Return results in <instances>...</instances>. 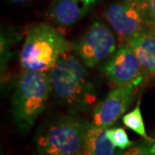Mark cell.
I'll list each match as a JSON object with an SVG mask.
<instances>
[{
	"mask_svg": "<svg viewBox=\"0 0 155 155\" xmlns=\"http://www.w3.org/2000/svg\"><path fill=\"white\" fill-rule=\"evenodd\" d=\"M116 155H155V141L145 140L135 142L127 149L118 151Z\"/></svg>",
	"mask_w": 155,
	"mask_h": 155,
	"instance_id": "cell-14",
	"label": "cell"
},
{
	"mask_svg": "<svg viewBox=\"0 0 155 155\" xmlns=\"http://www.w3.org/2000/svg\"><path fill=\"white\" fill-rule=\"evenodd\" d=\"M136 89L134 85L116 86L112 89L94 108L91 124L109 128L116 123L132 104Z\"/></svg>",
	"mask_w": 155,
	"mask_h": 155,
	"instance_id": "cell-8",
	"label": "cell"
},
{
	"mask_svg": "<svg viewBox=\"0 0 155 155\" xmlns=\"http://www.w3.org/2000/svg\"><path fill=\"white\" fill-rule=\"evenodd\" d=\"M91 122L81 117L63 115L39 128L35 144L39 155H85V138Z\"/></svg>",
	"mask_w": 155,
	"mask_h": 155,
	"instance_id": "cell-2",
	"label": "cell"
},
{
	"mask_svg": "<svg viewBox=\"0 0 155 155\" xmlns=\"http://www.w3.org/2000/svg\"><path fill=\"white\" fill-rule=\"evenodd\" d=\"M103 72L116 86L134 85L139 87L149 77L127 43H122L115 54L105 61Z\"/></svg>",
	"mask_w": 155,
	"mask_h": 155,
	"instance_id": "cell-6",
	"label": "cell"
},
{
	"mask_svg": "<svg viewBox=\"0 0 155 155\" xmlns=\"http://www.w3.org/2000/svg\"><path fill=\"white\" fill-rule=\"evenodd\" d=\"M148 76H155V33L144 27L127 41Z\"/></svg>",
	"mask_w": 155,
	"mask_h": 155,
	"instance_id": "cell-10",
	"label": "cell"
},
{
	"mask_svg": "<svg viewBox=\"0 0 155 155\" xmlns=\"http://www.w3.org/2000/svg\"><path fill=\"white\" fill-rule=\"evenodd\" d=\"M143 20L145 27L155 33V0H144Z\"/></svg>",
	"mask_w": 155,
	"mask_h": 155,
	"instance_id": "cell-15",
	"label": "cell"
},
{
	"mask_svg": "<svg viewBox=\"0 0 155 155\" xmlns=\"http://www.w3.org/2000/svg\"><path fill=\"white\" fill-rule=\"evenodd\" d=\"M69 43L60 29L46 22L30 26L20 53L22 70L48 72L69 51Z\"/></svg>",
	"mask_w": 155,
	"mask_h": 155,
	"instance_id": "cell-3",
	"label": "cell"
},
{
	"mask_svg": "<svg viewBox=\"0 0 155 155\" xmlns=\"http://www.w3.org/2000/svg\"><path fill=\"white\" fill-rule=\"evenodd\" d=\"M10 3L11 4H14V5H21V4H24V3H27L29 2L30 0H8Z\"/></svg>",
	"mask_w": 155,
	"mask_h": 155,
	"instance_id": "cell-16",
	"label": "cell"
},
{
	"mask_svg": "<svg viewBox=\"0 0 155 155\" xmlns=\"http://www.w3.org/2000/svg\"><path fill=\"white\" fill-rule=\"evenodd\" d=\"M51 93L72 114L91 109L97 102L96 85L77 56L66 54L48 71Z\"/></svg>",
	"mask_w": 155,
	"mask_h": 155,
	"instance_id": "cell-1",
	"label": "cell"
},
{
	"mask_svg": "<svg viewBox=\"0 0 155 155\" xmlns=\"http://www.w3.org/2000/svg\"><path fill=\"white\" fill-rule=\"evenodd\" d=\"M122 122L127 128L131 129L134 133L138 134L139 135L143 137L146 140L155 141V140L150 138L146 133L144 121L140 110V97L138 99L137 104L133 110L122 116Z\"/></svg>",
	"mask_w": 155,
	"mask_h": 155,
	"instance_id": "cell-12",
	"label": "cell"
},
{
	"mask_svg": "<svg viewBox=\"0 0 155 155\" xmlns=\"http://www.w3.org/2000/svg\"><path fill=\"white\" fill-rule=\"evenodd\" d=\"M144 0H118L104 11V17L117 35L127 41L145 27Z\"/></svg>",
	"mask_w": 155,
	"mask_h": 155,
	"instance_id": "cell-7",
	"label": "cell"
},
{
	"mask_svg": "<svg viewBox=\"0 0 155 155\" xmlns=\"http://www.w3.org/2000/svg\"><path fill=\"white\" fill-rule=\"evenodd\" d=\"M107 129L91 124L88 128L85 138V155H116V147L107 136Z\"/></svg>",
	"mask_w": 155,
	"mask_h": 155,
	"instance_id": "cell-11",
	"label": "cell"
},
{
	"mask_svg": "<svg viewBox=\"0 0 155 155\" xmlns=\"http://www.w3.org/2000/svg\"><path fill=\"white\" fill-rule=\"evenodd\" d=\"M107 136L112 142V144L121 150L127 149L135 143L129 140L123 127H109L107 129Z\"/></svg>",
	"mask_w": 155,
	"mask_h": 155,
	"instance_id": "cell-13",
	"label": "cell"
},
{
	"mask_svg": "<svg viewBox=\"0 0 155 155\" xmlns=\"http://www.w3.org/2000/svg\"><path fill=\"white\" fill-rule=\"evenodd\" d=\"M73 49L85 67H97L115 54L117 49L116 36L105 23L94 21L74 43Z\"/></svg>",
	"mask_w": 155,
	"mask_h": 155,
	"instance_id": "cell-5",
	"label": "cell"
},
{
	"mask_svg": "<svg viewBox=\"0 0 155 155\" xmlns=\"http://www.w3.org/2000/svg\"><path fill=\"white\" fill-rule=\"evenodd\" d=\"M51 93L48 72L22 70L11 97V114L17 127L27 133L45 110Z\"/></svg>",
	"mask_w": 155,
	"mask_h": 155,
	"instance_id": "cell-4",
	"label": "cell"
},
{
	"mask_svg": "<svg viewBox=\"0 0 155 155\" xmlns=\"http://www.w3.org/2000/svg\"><path fill=\"white\" fill-rule=\"evenodd\" d=\"M98 0H54L46 16L61 27H71L81 21L97 5Z\"/></svg>",
	"mask_w": 155,
	"mask_h": 155,
	"instance_id": "cell-9",
	"label": "cell"
}]
</instances>
